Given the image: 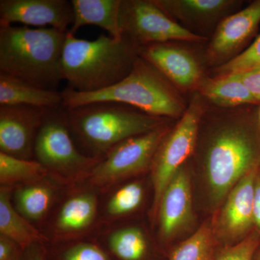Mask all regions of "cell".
Here are the masks:
<instances>
[{"instance_id": "28", "label": "cell", "mask_w": 260, "mask_h": 260, "mask_svg": "<svg viewBox=\"0 0 260 260\" xmlns=\"http://www.w3.org/2000/svg\"><path fill=\"white\" fill-rule=\"evenodd\" d=\"M48 259V257H47ZM48 260H51L48 259ZM51 260H114L107 251L92 243H79L58 251Z\"/></svg>"}, {"instance_id": "1", "label": "cell", "mask_w": 260, "mask_h": 260, "mask_svg": "<svg viewBox=\"0 0 260 260\" xmlns=\"http://www.w3.org/2000/svg\"><path fill=\"white\" fill-rule=\"evenodd\" d=\"M254 107L223 109L207 103L189 164L195 203L210 217L242 178L260 167Z\"/></svg>"}, {"instance_id": "18", "label": "cell", "mask_w": 260, "mask_h": 260, "mask_svg": "<svg viewBox=\"0 0 260 260\" xmlns=\"http://www.w3.org/2000/svg\"><path fill=\"white\" fill-rule=\"evenodd\" d=\"M196 92L213 107L234 109L258 105L256 99L236 75L206 76Z\"/></svg>"}, {"instance_id": "32", "label": "cell", "mask_w": 260, "mask_h": 260, "mask_svg": "<svg viewBox=\"0 0 260 260\" xmlns=\"http://www.w3.org/2000/svg\"><path fill=\"white\" fill-rule=\"evenodd\" d=\"M254 216L255 230L260 234V169L256 175L254 186Z\"/></svg>"}, {"instance_id": "22", "label": "cell", "mask_w": 260, "mask_h": 260, "mask_svg": "<svg viewBox=\"0 0 260 260\" xmlns=\"http://www.w3.org/2000/svg\"><path fill=\"white\" fill-rule=\"evenodd\" d=\"M108 248L114 260H152L153 252L148 239L138 227L116 231L109 238Z\"/></svg>"}, {"instance_id": "11", "label": "cell", "mask_w": 260, "mask_h": 260, "mask_svg": "<svg viewBox=\"0 0 260 260\" xmlns=\"http://www.w3.org/2000/svg\"><path fill=\"white\" fill-rule=\"evenodd\" d=\"M260 167L242 178L210 216L212 231L220 248L237 245L255 230L254 186Z\"/></svg>"}, {"instance_id": "16", "label": "cell", "mask_w": 260, "mask_h": 260, "mask_svg": "<svg viewBox=\"0 0 260 260\" xmlns=\"http://www.w3.org/2000/svg\"><path fill=\"white\" fill-rule=\"evenodd\" d=\"M166 14L184 28L203 31L218 26L242 5L237 0H153ZM178 23V22H177Z\"/></svg>"}, {"instance_id": "3", "label": "cell", "mask_w": 260, "mask_h": 260, "mask_svg": "<svg viewBox=\"0 0 260 260\" xmlns=\"http://www.w3.org/2000/svg\"><path fill=\"white\" fill-rule=\"evenodd\" d=\"M67 32L50 27L0 26V74L56 90L63 80L61 57Z\"/></svg>"}, {"instance_id": "2", "label": "cell", "mask_w": 260, "mask_h": 260, "mask_svg": "<svg viewBox=\"0 0 260 260\" xmlns=\"http://www.w3.org/2000/svg\"><path fill=\"white\" fill-rule=\"evenodd\" d=\"M139 54V46L124 37L102 34L88 41L68 32L61 57L63 80L76 91H99L124 79Z\"/></svg>"}, {"instance_id": "17", "label": "cell", "mask_w": 260, "mask_h": 260, "mask_svg": "<svg viewBox=\"0 0 260 260\" xmlns=\"http://www.w3.org/2000/svg\"><path fill=\"white\" fill-rule=\"evenodd\" d=\"M74 20L68 32L75 35L81 27L93 25L114 38L122 37L120 28L121 0H72Z\"/></svg>"}, {"instance_id": "35", "label": "cell", "mask_w": 260, "mask_h": 260, "mask_svg": "<svg viewBox=\"0 0 260 260\" xmlns=\"http://www.w3.org/2000/svg\"><path fill=\"white\" fill-rule=\"evenodd\" d=\"M252 260H260V245L259 247L257 248V249H256L255 253H254Z\"/></svg>"}, {"instance_id": "9", "label": "cell", "mask_w": 260, "mask_h": 260, "mask_svg": "<svg viewBox=\"0 0 260 260\" xmlns=\"http://www.w3.org/2000/svg\"><path fill=\"white\" fill-rule=\"evenodd\" d=\"M189 161L178 171L162 193L156 220L160 245L168 252L198 229Z\"/></svg>"}, {"instance_id": "27", "label": "cell", "mask_w": 260, "mask_h": 260, "mask_svg": "<svg viewBox=\"0 0 260 260\" xmlns=\"http://www.w3.org/2000/svg\"><path fill=\"white\" fill-rule=\"evenodd\" d=\"M260 66V34L255 41L232 60L215 68L214 76L239 74Z\"/></svg>"}, {"instance_id": "13", "label": "cell", "mask_w": 260, "mask_h": 260, "mask_svg": "<svg viewBox=\"0 0 260 260\" xmlns=\"http://www.w3.org/2000/svg\"><path fill=\"white\" fill-rule=\"evenodd\" d=\"M139 56L155 67L181 93L196 92L206 77L194 53L173 42L143 46L140 47Z\"/></svg>"}, {"instance_id": "15", "label": "cell", "mask_w": 260, "mask_h": 260, "mask_svg": "<svg viewBox=\"0 0 260 260\" xmlns=\"http://www.w3.org/2000/svg\"><path fill=\"white\" fill-rule=\"evenodd\" d=\"M74 20L73 5L67 0H1L0 26L22 23L25 26L68 32Z\"/></svg>"}, {"instance_id": "29", "label": "cell", "mask_w": 260, "mask_h": 260, "mask_svg": "<svg viewBox=\"0 0 260 260\" xmlns=\"http://www.w3.org/2000/svg\"><path fill=\"white\" fill-rule=\"evenodd\" d=\"M260 245V234L254 231L245 240L237 245L221 248L217 260H252Z\"/></svg>"}, {"instance_id": "6", "label": "cell", "mask_w": 260, "mask_h": 260, "mask_svg": "<svg viewBox=\"0 0 260 260\" xmlns=\"http://www.w3.org/2000/svg\"><path fill=\"white\" fill-rule=\"evenodd\" d=\"M207 102L198 92L191 95L187 109L159 145L150 173L154 196L151 217L155 223L162 193L178 171L192 156L200 120Z\"/></svg>"}, {"instance_id": "25", "label": "cell", "mask_w": 260, "mask_h": 260, "mask_svg": "<svg viewBox=\"0 0 260 260\" xmlns=\"http://www.w3.org/2000/svg\"><path fill=\"white\" fill-rule=\"evenodd\" d=\"M52 191L42 184L20 188L15 193V202L19 213L30 220L44 216L50 206Z\"/></svg>"}, {"instance_id": "7", "label": "cell", "mask_w": 260, "mask_h": 260, "mask_svg": "<svg viewBox=\"0 0 260 260\" xmlns=\"http://www.w3.org/2000/svg\"><path fill=\"white\" fill-rule=\"evenodd\" d=\"M122 37L140 47L157 43H203L208 37L190 31L173 20L153 0H121Z\"/></svg>"}, {"instance_id": "5", "label": "cell", "mask_w": 260, "mask_h": 260, "mask_svg": "<svg viewBox=\"0 0 260 260\" xmlns=\"http://www.w3.org/2000/svg\"><path fill=\"white\" fill-rule=\"evenodd\" d=\"M61 109L70 133H74L93 158L99 160L124 140L148 133L171 120L112 102Z\"/></svg>"}, {"instance_id": "33", "label": "cell", "mask_w": 260, "mask_h": 260, "mask_svg": "<svg viewBox=\"0 0 260 260\" xmlns=\"http://www.w3.org/2000/svg\"><path fill=\"white\" fill-rule=\"evenodd\" d=\"M37 245L30 246L24 250L20 260H48L47 252Z\"/></svg>"}, {"instance_id": "10", "label": "cell", "mask_w": 260, "mask_h": 260, "mask_svg": "<svg viewBox=\"0 0 260 260\" xmlns=\"http://www.w3.org/2000/svg\"><path fill=\"white\" fill-rule=\"evenodd\" d=\"M61 109H49L44 116L34 146L37 161L48 171L63 174H75L93 169L101 160L78 151Z\"/></svg>"}, {"instance_id": "26", "label": "cell", "mask_w": 260, "mask_h": 260, "mask_svg": "<svg viewBox=\"0 0 260 260\" xmlns=\"http://www.w3.org/2000/svg\"><path fill=\"white\" fill-rule=\"evenodd\" d=\"M145 189L140 181L126 184L116 191L107 205L108 213L114 216L126 215L138 210L144 200Z\"/></svg>"}, {"instance_id": "8", "label": "cell", "mask_w": 260, "mask_h": 260, "mask_svg": "<svg viewBox=\"0 0 260 260\" xmlns=\"http://www.w3.org/2000/svg\"><path fill=\"white\" fill-rule=\"evenodd\" d=\"M172 126L169 120L151 131L116 145L92 169L93 183L109 185L150 171L159 145Z\"/></svg>"}, {"instance_id": "34", "label": "cell", "mask_w": 260, "mask_h": 260, "mask_svg": "<svg viewBox=\"0 0 260 260\" xmlns=\"http://www.w3.org/2000/svg\"><path fill=\"white\" fill-rule=\"evenodd\" d=\"M256 119L257 123L258 128L260 132V103L257 106H256Z\"/></svg>"}, {"instance_id": "14", "label": "cell", "mask_w": 260, "mask_h": 260, "mask_svg": "<svg viewBox=\"0 0 260 260\" xmlns=\"http://www.w3.org/2000/svg\"><path fill=\"white\" fill-rule=\"evenodd\" d=\"M48 110L25 105L0 106L1 153L30 160Z\"/></svg>"}, {"instance_id": "12", "label": "cell", "mask_w": 260, "mask_h": 260, "mask_svg": "<svg viewBox=\"0 0 260 260\" xmlns=\"http://www.w3.org/2000/svg\"><path fill=\"white\" fill-rule=\"evenodd\" d=\"M259 24L260 0L225 17L214 30L207 47V63L215 69L239 55Z\"/></svg>"}, {"instance_id": "4", "label": "cell", "mask_w": 260, "mask_h": 260, "mask_svg": "<svg viewBox=\"0 0 260 260\" xmlns=\"http://www.w3.org/2000/svg\"><path fill=\"white\" fill-rule=\"evenodd\" d=\"M61 93L64 109L90 103L112 102L172 120L180 119L188 106L182 93L140 56L129 74L112 87L93 93H81L67 87Z\"/></svg>"}, {"instance_id": "19", "label": "cell", "mask_w": 260, "mask_h": 260, "mask_svg": "<svg viewBox=\"0 0 260 260\" xmlns=\"http://www.w3.org/2000/svg\"><path fill=\"white\" fill-rule=\"evenodd\" d=\"M61 92L39 88L23 80L0 74V106L25 105L57 109L62 107Z\"/></svg>"}, {"instance_id": "30", "label": "cell", "mask_w": 260, "mask_h": 260, "mask_svg": "<svg viewBox=\"0 0 260 260\" xmlns=\"http://www.w3.org/2000/svg\"><path fill=\"white\" fill-rule=\"evenodd\" d=\"M234 75H237L240 79L259 104L260 103V66L251 68L239 74Z\"/></svg>"}, {"instance_id": "23", "label": "cell", "mask_w": 260, "mask_h": 260, "mask_svg": "<svg viewBox=\"0 0 260 260\" xmlns=\"http://www.w3.org/2000/svg\"><path fill=\"white\" fill-rule=\"evenodd\" d=\"M95 213L96 199L93 195H77L63 205L58 215L56 225L62 232H78L91 224Z\"/></svg>"}, {"instance_id": "20", "label": "cell", "mask_w": 260, "mask_h": 260, "mask_svg": "<svg viewBox=\"0 0 260 260\" xmlns=\"http://www.w3.org/2000/svg\"><path fill=\"white\" fill-rule=\"evenodd\" d=\"M0 232L23 251L42 244L47 239L14 209L10 202L9 191L5 188H2L0 191Z\"/></svg>"}, {"instance_id": "31", "label": "cell", "mask_w": 260, "mask_h": 260, "mask_svg": "<svg viewBox=\"0 0 260 260\" xmlns=\"http://www.w3.org/2000/svg\"><path fill=\"white\" fill-rule=\"evenodd\" d=\"M23 250L4 236H0V260H20Z\"/></svg>"}, {"instance_id": "24", "label": "cell", "mask_w": 260, "mask_h": 260, "mask_svg": "<svg viewBox=\"0 0 260 260\" xmlns=\"http://www.w3.org/2000/svg\"><path fill=\"white\" fill-rule=\"evenodd\" d=\"M49 171L37 160L16 158L0 152V181L13 184L40 180Z\"/></svg>"}, {"instance_id": "21", "label": "cell", "mask_w": 260, "mask_h": 260, "mask_svg": "<svg viewBox=\"0 0 260 260\" xmlns=\"http://www.w3.org/2000/svg\"><path fill=\"white\" fill-rule=\"evenodd\" d=\"M220 249L209 217L191 236L168 252V260H217Z\"/></svg>"}]
</instances>
